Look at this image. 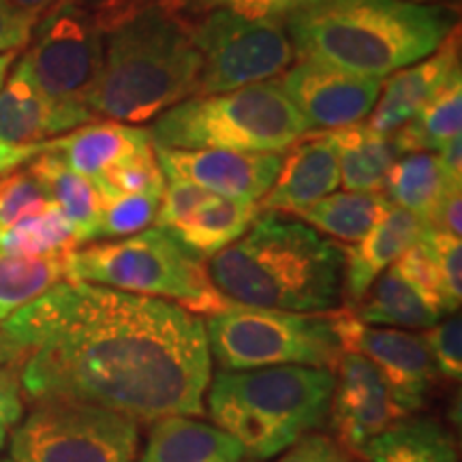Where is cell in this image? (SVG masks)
Instances as JSON below:
<instances>
[{
	"mask_svg": "<svg viewBox=\"0 0 462 462\" xmlns=\"http://www.w3.org/2000/svg\"><path fill=\"white\" fill-rule=\"evenodd\" d=\"M161 170L170 180H189L218 198L259 201L279 176L282 154L240 150H161Z\"/></svg>",
	"mask_w": 462,
	"mask_h": 462,
	"instance_id": "obj_15",
	"label": "cell"
},
{
	"mask_svg": "<svg viewBox=\"0 0 462 462\" xmlns=\"http://www.w3.org/2000/svg\"><path fill=\"white\" fill-rule=\"evenodd\" d=\"M7 435H9V429L0 426V452H3L5 446H7Z\"/></svg>",
	"mask_w": 462,
	"mask_h": 462,
	"instance_id": "obj_49",
	"label": "cell"
},
{
	"mask_svg": "<svg viewBox=\"0 0 462 462\" xmlns=\"http://www.w3.org/2000/svg\"><path fill=\"white\" fill-rule=\"evenodd\" d=\"M39 20L31 15L20 14V11L11 9L0 0V54L7 51H17L24 45L31 43L32 31Z\"/></svg>",
	"mask_w": 462,
	"mask_h": 462,
	"instance_id": "obj_41",
	"label": "cell"
},
{
	"mask_svg": "<svg viewBox=\"0 0 462 462\" xmlns=\"http://www.w3.org/2000/svg\"><path fill=\"white\" fill-rule=\"evenodd\" d=\"M330 402L332 432L340 448L360 452L371 439L385 432L396 421L409 418L394 394L366 357L343 354L334 373Z\"/></svg>",
	"mask_w": 462,
	"mask_h": 462,
	"instance_id": "obj_14",
	"label": "cell"
},
{
	"mask_svg": "<svg viewBox=\"0 0 462 462\" xmlns=\"http://www.w3.org/2000/svg\"><path fill=\"white\" fill-rule=\"evenodd\" d=\"M366 462H458L456 443L441 424L429 418H404L364 446Z\"/></svg>",
	"mask_w": 462,
	"mask_h": 462,
	"instance_id": "obj_25",
	"label": "cell"
},
{
	"mask_svg": "<svg viewBox=\"0 0 462 462\" xmlns=\"http://www.w3.org/2000/svg\"><path fill=\"white\" fill-rule=\"evenodd\" d=\"M92 184L99 190L101 198H112V195H154V198H161L167 182L154 146H146L120 161L112 170L92 180Z\"/></svg>",
	"mask_w": 462,
	"mask_h": 462,
	"instance_id": "obj_33",
	"label": "cell"
},
{
	"mask_svg": "<svg viewBox=\"0 0 462 462\" xmlns=\"http://www.w3.org/2000/svg\"><path fill=\"white\" fill-rule=\"evenodd\" d=\"M212 198L206 189L189 180H170L165 184L163 195H161L157 227L171 229L173 225L184 221L190 212L198 210L201 204H206Z\"/></svg>",
	"mask_w": 462,
	"mask_h": 462,
	"instance_id": "obj_39",
	"label": "cell"
},
{
	"mask_svg": "<svg viewBox=\"0 0 462 462\" xmlns=\"http://www.w3.org/2000/svg\"><path fill=\"white\" fill-rule=\"evenodd\" d=\"M424 343L435 364V371L443 377L456 379L462 377V321L460 315H449L446 321L432 326L424 334Z\"/></svg>",
	"mask_w": 462,
	"mask_h": 462,
	"instance_id": "obj_38",
	"label": "cell"
},
{
	"mask_svg": "<svg viewBox=\"0 0 462 462\" xmlns=\"http://www.w3.org/2000/svg\"><path fill=\"white\" fill-rule=\"evenodd\" d=\"M276 462H349V458L332 437L321 435V432H309L285 449Z\"/></svg>",
	"mask_w": 462,
	"mask_h": 462,
	"instance_id": "obj_40",
	"label": "cell"
},
{
	"mask_svg": "<svg viewBox=\"0 0 462 462\" xmlns=\"http://www.w3.org/2000/svg\"><path fill=\"white\" fill-rule=\"evenodd\" d=\"M65 281L165 300L198 317L217 315L234 304L212 285L204 259L161 227L75 248L65 257Z\"/></svg>",
	"mask_w": 462,
	"mask_h": 462,
	"instance_id": "obj_6",
	"label": "cell"
},
{
	"mask_svg": "<svg viewBox=\"0 0 462 462\" xmlns=\"http://www.w3.org/2000/svg\"><path fill=\"white\" fill-rule=\"evenodd\" d=\"M349 310L366 326L396 328V330L404 328L430 330L441 319V313L426 304L424 298L394 268H388V273L381 274L362 302Z\"/></svg>",
	"mask_w": 462,
	"mask_h": 462,
	"instance_id": "obj_26",
	"label": "cell"
},
{
	"mask_svg": "<svg viewBox=\"0 0 462 462\" xmlns=\"http://www.w3.org/2000/svg\"><path fill=\"white\" fill-rule=\"evenodd\" d=\"M328 137L337 148L340 184L345 190L354 193L383 190L388 171L401 157L392 137L379 135L364 123L330 131Z\"/></svg>",
	"mask_w": 462,
	"mask_h": 462,
	"instance_id": "obj_24",
	"label": "cell"
},
{
	"mask_svg": "<svg viewBox=\"0 0 462 462\" xmlns=\"http://www.w3.org/2000/svg\"><path fill=\"white\" fill-rule=\"evenodd\" d=\"M48 193L31 173L11 171L0 176V229L22 221V218L37 215L50 204Z\"/></svg>",
	"mask_w": 462,
	"mask_h": 462,
	"instance_id": "obj_36",
	"label": "cell"
},
{
	"mask_svg": "<svg viewBox=\"0 0 462 462\" xmlns=\"http://www.w3.org/2000/svg\"><path fill=\"white\" fill-rule=\"evenodd\" d=\"M259 212H262V208L255 201L212 195L206 204L190 212L184 221L165 231L206 262V259L215 257L218 251L240 240L251 229V225L257 221Z\"/></svg>",
	"mask_w": 462,
	"mask_h": 462,
	"instance_id": "obj_22",
	"label": "cell"
},
{
	"mask_svg": "<svg viewBox=\"0 0 462 462\" xmlns=\"http://www.w3.org/2000/svg\"><path fill=\"white\" fill-rule=\"evenodd\" d=\"M323 0H159L163 9L180 20H193L210 11H227L251 22H281Z\"/></svg>",
	"mask_w": 462,
	"mask_h": 462,
	"instance_id": "obj_32",
	"label": "cell"
},
{
	"mask_svg": "<svg viewBox=\"0 0 462 462\" xmlns=\"http://www.w3.org/2000/svg\"><path fill=\"white\" fill-rule=\"evenodd\" d=\"M48 150H54V140L32 143V146H11V143L0 142V176H7V173L28 163V161L37 159L39 154L48 152Z\"/></svg>",
	"mask_w": 462,
	"mask_h": 462,
	"instance_id": "obj_44",
	"label": "cell"
},
{
	"mask_svg": "<svg viewBox=\"0 0 462 462\" xmlns=\"http://www.w3.org/2000/svg\"><path fill=\"white\" fill-rule=\"evenodd\" d=\"M439 163L449 180L462 182V137L456 135L439 148Z\"/></svg>",
	"mask_w": 462,
	"mask_h": 462,
	"instance_id": "obj_45",
	"label": "cell"
},
{
	"mask_svg": "<svg viewBox=\"0 0 462 462\" xmlns=\"http://www.w3.org/2000/svg\"><path fill=\"white\" fill-rule=\"evenodd\" d=\"M28 173L42 184L48 198L71 223L79 246L99 238L103 199L88 178L67 167L51 150L32 159Z\"/></svg>",
	"mask_w": 462,
	"mask_h": 462,
	"instance_id": "obj_23",
	"label": "cell"
},
{
	"mask_svg": "<svg viewBox=\"0 0 462 462\" xmlns=\"http://www.w3.org/2000/svg\"><path fill=\"white\" fill-rule=\"evenodd\" d=\"M103 32V67L86 107L125 125L157 120L198 92L199 51L180 17L159 3L101 0L95 7Z\"/></svg>",
	"mask_w": 462,
	"mask_h": 462,
	"instance_id": "obj_2",
	"label": "cell"
},
{
	"mask_svg": "<svg viewBox=\"0 0 462 462\" xmlns=\"http://www.w3.org/2000/svg\"><path fill=\"white\" fill-rule=\"evenodd\" d=\"M146 146H152L150 131L116 120H101L82 125L69 135L58 137L51 152L92 182Z\"/></svg>",
	"mask_w": 462,
	"mask_h": 462,
	"instance_id": "obj_20",
	"label": "cell"
},
{
	"mask_svg": "<svg viewBox=\"0 0 462 462\" xmlns=\"http://www.w3.org/2000/svg\"><path fill=\"white\" fill-rule=\"evenodd\" d=\"M140 424L84 402H34L9 439L11 462H133Z\"/></svg>",
	"mask_w": 462,
	"mask_h": 462,
	"instance_id": "obj_9",
	"label": "cell"
},
{
	"mask_svg": "<svg viewBox=\"0 0 462 462\" xmlns=\"http://www.w3.org/2000/svg\"><path fill=\"white\" fill-rule=\"evenodd\" d=\"M182 22L201 58L195 97L268 82L296 60L281 22H251L227 11H210Z\"/></svg>",
	"mask_w": 462,
	"mask_h": 462,
	"instance_id": "obj_10",
	"label": "cell"
},
{
	"mask_svg": "<svg viewBox=\"0 0 462 462\" xmlns=\"http://www.w3.org/2000/svg\"><path fill=\"white\" fill-rule=\"evenodd\" d=\"M0 462H11V460H0Z\"/></svg>",
	"mask_w": 462,
	"mask_h": 462,
	"instance_id": "obj_52",
	"label": "cell"
},
{
	"mask_svg": "<svg viewBox=\"0 0 462 462\" xmlns=\"http://www.w3.org/2000/svg\"><path fill=\"white\" fill-rule=\"evenodd\" d=\"M279 176L259 208L276 215H298L340 187L338 154L328 133H309L285 150Z\"/></svg>",
	"mask_w": 462,
	"mask_h": 462,
	"instance_id": "obj_18",
	"label": "cell"
},
{
	"mask_svg": "<svg viewBox=\"0 0 462 462\" xmlns=\"http://www.w3.org/2000/svg\"><path fill=\"white\" fill-rule=\"evenodd\" d=\"M210 357L221 371L309 366L337 371L340 343L330 313H285L231 304L206 317Z\"/></svg>",
	"mask_w": 462,
	"mask_h": 462,
	"instance_id": "obj_8",
	"label": "cell"
},
{
	"mask_svg": "<svg viewBox=\"0 0 462 462\" xmlns=\"http://www.w3.org/2000/svg\"><path fill=\"white\" fill-rule=\"evenodd\" d=\"M388 204L390 201L383 190H374V193L345 190V193L328 195L317 204L300 210L296 217L302 218L304 225L334 240L345 242V245H357L379 221Z\"/></svg>",
	"mask_w": 462,
	"mask_h": 462,
	"instance_id": "obj_27",
	"label": "cell"
},
{
	"mask_svg": "<svg viewBox=\"0 0 462 462\" xmlns=\"http://www.w3.org/2000/svg\"><path fill=\"white\" fill-rule=\"evenodd\" d=\"M15 60V51H7V54H0V88L5 84V75H7L11 62Z\"/></svg>",
	"mask_w": 462,
	"mask_h": 462,
	"instance_id": "obj_48",
	"label": "cell"
},
{
	"mask_svg": "<svg viewBox=\"0 0 462 462\" xmlns=\"http://www.w3.org/2000/svg\"><path fill=\"white\" fill-rule=\"evenodd\" d=\"M279 86L309 129L338 131L360 125L373 112L383 84L374 78L300 60L282 73Z\"/></svg>",
	"mask_w": 462,
	"mask_h": 462,
	"instance_id": "obj_13",
	"label": "cell"
},
{
	"mask_svg": "<svg viewBox=\"0 0 462 462\" xmlns=\"http://www.w3.org/2000/svg\"><path fill=\"white\" fill-rule=\"evenodd\" d=\"M334 381V371L309 366L218 371L206 392L208 413L245 456L268 460L326 424Z\"/></svg>",
	"mask_w": 462,
	"mask_h": 462,
	"instance_id": "obj_5",
	"label": "cell"
},
{
	"mask_svg": "<svg viewBox=\"0 0 462 462\" xmlns=\"http://www.w3.org/2000/svg\"><path fill=\"white\" fill-rule=\"evenodd\" d=\"M101 199L99 238H131L157 223L161 198L154 195H112Z\"/></svg>",
	"mask_w": 462,
	"mask_h": 462,
	"instance_id": "obj_34",
	"label": "cell"
},
{
	"mask_svg": "<svg viewBox=\"0 0 462 462\" xmlns=\"http://www.w3.org/2000/svg\"><path fill=\"white\" fill-rule=\"evenodd\" d=\"M65 257H17L0 253V323L65 281Z\"/></svg>",
	"mask_w": 462,
	"mask_h": 462,
	"instance_id": "obj_31",
	"label": "cell"
},
{
	"mask_svg": "<svg viewBox=\"0 0 462 462\" xmlns=\"http://www.w3.org/2000/svg\"><path fill=\"white\" fill-rule=\"evenodd\" d=\"M245 449L215 424L171 415L150 426L140 462H242Z\"/></svg>",
	"mask_w": 462,
	"mask_h": 462,
	"instance_id": "obj_21",
	"label": "cell"
},
{
	"mask_svg": "<svg viewBox=\"0 0 462 462\" xmlns=\"http://www.w3.org/2000/svg\"><path fill=\"white\" fill-rule=\"evenodd\" d=\"M229 302L285 313H330L343 296L345 253L302 221L276 212L206 263Z\"/></svg>",
	"mask_w": 462,
	"mask_h": 462,
	"instance_id": "obj_3",
	"label": "cell"
},
{
	"mask_svg": "<svg viewBox=\"0 0 462 462\" xmlns=\"http://www.w3.org/2000/svg\"><path fill=\"white\" fill-rule=\"evenodd\" d=\"M88 123H95L88 107L51 101L37 88L22 62L0 88V142L11 146L43 143L50 135Z\"/></svg>",
	"mask_w": 462,
	"mask_h": 462,
	"instance_id": "obj_17",
	"label": "cell"
},
{
	"mask_svg": "<svg viewBox=\"0 0 462 462\" xmlns=\"http://www.w3.org/2000/svg\"><path fill=\"white\" fill-rule=\"evenodd\" d=\"M125 3H129V5H146L148 0H125Z\"/></svg>",
	"mask_w": 462,
	"mask_h": 462,
	"instance_id": "obj_51",
	"label": "cell"
},
{
	"mask_svg": "<svg viewBox=\"0 0 462 462\" xmlns=\"http://www.w3.org/2000/svg\"><path fill=\"white\" fill-rule=\"evenodd\" d=\"M330 319L343 354L366 357L404 413L413 415L424 407L437 374L424 338L396 328L366 326L349 309L330 310Z\"/></svg>",
	"mask_w": 462,
	"mask_h": 462,
	"instance_id": "obj_12",
	"label": "cell"
},
{
	"mask_svg": "<svg viewBox=\"0 0 462 462\" xmlns=\"http://www.w3.org/2000/svg\"><path fill=\"white\" fill-rule=\"evenodd\" d=\"M79 248L71 223L54 201L37 215L0 229V253L17 257H62Z\"/></svg>",
	"mask_w": 462,
	"mask_h": 462,
	"instance_id": "obj_30",
	"label": "cell"
},
{
	"mask_svg": "<svg viewBox=\"0 0 462 462\" xmlns=\"http://www.w3.org/2000/svg\"><path fill=\"white\" fill-rule=\"evenodd\" d=\"M458 54L460 31L456 26L435 54L390 75L385 86H381L371 118L364 125L379 135H394L460 71Z\"/></svg>",
	"mask_w": 462,
	"mask_h": 462,
	"instance_id": "obj_16",
	"label": "cell"
},
{
	"mask_svg": "<svg viewBox=\"0 0 462 462\" xmlns=\"http://www.w3.org/2000/svg\"><path fill=\"white\" fill-rule=\"evenodd\" d=\"M310 129L276 82L210 97H190L154 120L150 140L161 150H240L281 154Z\"/></svg>",
	"mask_w": 462,
	"mask_h": 462,
	"instance_id": "obj_7",
	"label": "cell"
},
{
	"mask_svg": "<svg viewBox=\"0 0 462 462\" xmlns=\"http://www.w3.org/2000/svg\"><path fill=\"white\" fill-rule=\"evenodd\" d=\"M426 225L401 206L388 204L379 221L373 225L357 245L343 248V296L345 309L362 302L373 282L392 268L398 257L424 236Z\"/></svg>",
	"mask_w": 462,
	"mask_h": 462,
	"instance_id": "obj_19",
	"label": "cell"
},
{
	"mask_svg": "<svg viewBox=\"0 0 462 462\" xmlns=\"http://www.w3.org/2000/svg\"><path fill=\"white\" fill-rule=\"evenodd\" d=\"M103 54L106 32L95 7L60 0L37 22L31 48L20 62L51 101L86 107L99 79Z\"/></svg>",
	"mask_w": 462,
	"mask_h": 462,
	"instance_id": "obj_11",
	"label": "cell"
},
{
	"mask_svg": "<svg viewBox=\"0 0 462 462\" xmlns=\"http://www.w3.org/2000/svg\"><path fill=\"white\" fill-rule=\"evenodd\" d=\"M3 3L9 5L11 9L20 11V14L31 15L34 20H42V17L48 14L54 5L60 3V0H3Z\"/></svg>",
	"mask_w": 462,
	"mask_h": 462,
	"instance_id": "obj_46",
	"label": "cell"
},
{
	"mask_svg": "<svg viewBox=\"0 0 462 462\" xmlns=\"http://www.w3.org/2000/svg\"><path fill=\"white\" fill-rule=\"evenodd\" d=\"M246 462H255V460H246Z\"/></svg>",
	"mask_w": 462,
	"mask_h": 462,
	"instance_id": "obj_53",
	"label": "cell"
},
{
	"mask_svg": "<svg viewBox=\"0 0 462 462\" xmlns=\"http://www.w3.org/2000/svg\"><path fill=\"white\" fill-rule=\"evenodd\" d=\"M24 418V392L20 366L0 368V426L11 429Z\"/></svg>",
	"mask_w": 462,
	"mask_h": 462,
	"instance_id": "obj_43",
	"label": "cell"
},
{
	"mask_svg": "<svg viewBox=\"0 0 462 462\" xmlns=\"http://www.w3.org/2000/svg\"><path fill=\"white\" fill-rule=\"evenodd\" d=\"M462 184H454L446 193L441 195V199L437 201L435 208L429 217H426V229L430 231H441V234H449L454 238H460L462 231Z\"/></svg>",
	"mask_w": 462,
	"mask_h": 462,
	"instance_id": "obj_42",
	"label": "cell"
},
{
	"mask_svg": "<svg viewBox=\"0 0 462 462\" xmlns=\"http://www.w3.org/2000/svg\"><path fill=\"white\" fill-rule=\"evenodd\" d=\"M392 268L402 276L404 281L411 285L415 291L424 298V302L432 306L437 313L446 315L441 298V282H439V274L432 263V257L426 248L424 240H418L413 246H409L401 257L396 259Z\"/></svg>",
	"mask_w": 462,
	"mask_h": 462,
	"instance_id": "obj_37",
	"label": "cell"
},
{
	"mask_svg": "<svg viewBox=\"0 0 462 462\" xmlns=\"http://www.w3.org/2000/svg\"><path fill=\"white\" fill-rule=\"evenodd\" d=\"M454 184L462 182L449 180L437 154L409 152L401 154L392 165L383 182V195L390 204L404 208L424 223L441 195Z\"/></svg>",
	"mask_w": 462,
	"mask_h": 462,
	"instance_id": "obj_28",
	"label": "cell"
},
{
	"mask_svg": "<svg viewBox=\"0 0 462 462\" xmlns=\"http://www.w3.org/2000/svg\"><path fill=\"white\" fill-rule=\"evenodd\" d=\"M0 330L34 402H84L137 424L204 411L212 357L201 317L165 300L60 281Z\"/></svg>",
	"mask_w": 462,
	"mask_h": 462,
	"instance_id": "obj_1",
	"label": "cell"
},
{
	"mask_svg": "<svg viewBox=\"0 0 462 462\" xmlns=\"http://www.w3.org/2000/svg\"><path fill=\"white\" fill-rule=\"evenodd\" d=\"M454 28L448 7L404 0H323L285 20L298 58L374 79L435 54Z\"/></svg>",
	"mask_w": 462,
	"mask_h": 462,
	"instance_id": "obj_4",
	"label": "cell"
},
{
	"mask_svg": "<svg viewBox=\"0 0 462 462\" xmlns=\"http://www.w3.org/2000/svg\"><path fill=\"white\" fill-rule=\"evenodd\" d=\"M426 248H429L432 263L441 282V298L446 313L454 315V310L460 309L462 300V245L460 238H454L441 231L426 229L424 236Z\"/></svg>",
	"mask_w": 462,
	"mask_h": 462,
	"instance_id": "obj_35",
	"label": "cell"
},
{
	"mask_svg": "<svg viewBox=\"0 0 462 462\" xmlns=\"http://www.w3.org/2000/svg\"><path fill=\"white\" fill-rule=\"evenodd\" d=\"M462 126V79L460 71L437 92L418 114L402 125L392 140L398 154L429 152L460 135Z\"/></svg>",
	"mask_w": 462,
	"mask_h": 462,
	"instance_id": "obj_29",
	"label": "cell"
},
{
	"mask_svg": "<svg viewBox=\"0 0 462 462\" xmlns=\"http://www.w3.org/2000/svg\"><path fill=\"white\" fill-rule=\"evenodd\" d=\"M22 349L11 340L7 334L0 330V368L20 366Z\"/></svg>",
	"mask_w": 462,
	"mask_h": 462,
	"instance_id": "obj_47",
	"label": "cell"
},
{
	"mask_svg": "<svg viewBox=\"0 0 462 462\" xmlns=\"http://www.w3.org/2000/svg\"><path fill=\"white\" fill-rule=\"evenodd\" d=\"M404 3H413V5H435V3H446V0H404Z\"/></svg>",
	"mask_w": 462,
	"mask_h": 462,
	"instance_id": "obj_50",
	"label": "cell"
}]
</instances>
